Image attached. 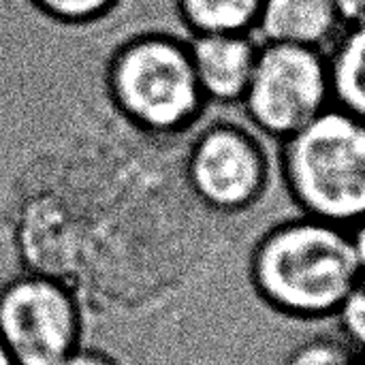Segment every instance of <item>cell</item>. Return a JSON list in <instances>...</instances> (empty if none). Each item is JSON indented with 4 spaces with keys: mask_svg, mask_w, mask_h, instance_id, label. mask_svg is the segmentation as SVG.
Listing matches in <instances>:
<instances>
[{
    "mask_svg": "<svg viewBox=\"0 0 365 365\" xmlns=\"http://www.w3.org/2000/svg\"><path fill=\"white\" fill-rule=\"evenodd\" d=\"M351 242H353V252H355V261L359 267V278L365 282V220L351 229Z\"/></svg>",
    "mask_w": 365,
    "mask_h": 365,
    "instance_id": "obj_15",
    "label": "cell"
},
{
    "mask_svg": "<svg viewBox=\"0 0 365 365\" xmlns=\"http://www.w3.org/2000/svg\"><path fill=\"white\" fill-rule=\"evenodd\" d=\"M338 336L351 344L359 355L365 357V282L359 280L357 287L351 291L342 308L338 310L336 319Z\"/></svg>",
    "mask_w": 365,
    "mask_h": 365,
    "instance_id": "obj_13",
    "label": "cell"
},
{
    "mask_svg": "<svg viewBox=\"0 0 365 365\" xmlns=\"http://www.w3.org/2000/svg\"><path fill=\"white\" fill-rule=\"evenodd\" d=\"M118 111L152 135H180L195 128L210 107L188 51V36L143 32L124 43L107 73Z\"/></svg>",
    "mask_w": 365,
    "mask_h": 365,
    "instance_id": "obj_3",
    "label": "cell"
},
{
    "mask_svg": "<svg viewBox=\"0 0 365 365\" xmlns=\"http://www.w3.org/2000/svg\"><path fill=\"white\" fill-rule=\"evenodd\" d=\"M261 41L255 34H195L188 51L199 88L207 105L240 107L259 58Z\"/></svg>",
    "mask_w": 365,
    "mask_h": 365,
    "instance_id": "obj_7",
    "label": "cell"
},
{
    "mask_svg": "<svg viewBox=\"0 0 365 365\" xmlns=\"http://www.w3.org/2000/svg\"><path fill=\"white\" fill-rule=\"evenodd\" d=\"M276 175L299 214L353 229L365 220V122L329 107L276 143Z\"/></svg>",
    "mask_w": 365,
    "mask_h": 365,
    "instance_id": "obj_2",
    "label": "cell"
},
{
    "mask_svg": "<svg viewBox=\"0 0 365 365\" xmlns=\"http://www.w3.org/2000/svg\"><path fill=\"white\" fill-rule=\"evenodd\" d=\"M336 6H338L344 24H351V21L365 17V0H336Z\"/></svg>",
    "mask_w": 365,
    "mask_h": 365,
    "instance_id": "obj_16",
    "label": "cell"
},
{
    "mask_svg": "<svg viewBox=\"0 0 365 365\" xmlns=\"http://www.w3.org/2000/svg\"><path fill=\"white\" fill-rule=\"evenodd\" d=\"M0 340L17 365H60L81 346L73 293L47 276H21L0 291Z\"/></svg>",
    "mask_w": 365,
    "mask_h": 365,
    "instance_id": "obj_6",
    "label": "cell"
},
{
    "mask_svg": "<svg viewBox=\"0 0 365 365\" xmlns=\"http://www.w3.org/2000/svg\"><path fill=\"white\" fill-rule=\"evenodd\" d=\"M0 365H17L13 361L11 353L6 351V346L2 344V340H0Z\"/></svg>",
    "mask_w": 365,
    "mask_h": 365,
    "instance_id": "obj_17",
    "label": "cell"
},
{
    "mask_svg": "<svg viewBox=\"0 0 365 365\" xmlns=\"http://www.w3.org/2000/svg\"><path fill=\"white\" fill-rule=\"evenodd\" d=\"M263 0H173L175 19L186 36L252 34Z\"/></svg>",
    "mask_w": 365,
    "mask_h": 365,
    "instance_id": "obj_10",
    "label": "cell"
},
{
    "mask_svg": "<svg viewBox=\"0 0 365 365\" xmlns=\"http://www.w3.org/2000/svg\"><path fill=\"white\" fill-rule=\"evenodd\" d=\"M361 355L336 336H314L291 349L282 365H359Z\"/></svg>",
    "mask_w": 365,
    "mask_h": 365,
    "instance_id": "obj_11",
    "label": "cell"
},
{
    "mask_svg": "<svg viewBox=\"0 0 365 365\" xmlns=\"http://www.w3.org/2000/svg\"><path fill=\"white\" fill-rule=\"evenodd\" d=\"M38 13L47 15L58 24L81 26L94 24L111 13L118 0H28Z\"/></svg>",
    "mask_w": 365,
    "mask_h": 365,
    "instance_id": "obj_12",
    "label": "cell"
},
{
    "mask_svg": "<svg viewBox=\"0 0 365 365\" xmlns=\"http://www.w3.org/2000/svg\"><path fill=\"white\" fill-rule=\"evenodd\" d=\"M359 365H365V357H364V355H361V364H359Z\"/></svg>",
    "mask_w": 365,
    "mask_h": 365,
    "instance_id": "obj_18",
    "label": "cell"
},
{
    "mask_svg": "<svg viewBox=\"0 0 365 365\" xmlns=\"http://www.w3.org/2000/svg\"><path fill=\"white\" fill-rule=\"evenodd\" d=\"M334 107L325 49L261 43L250 86L240 103L244 122L280 143Z\"/></svg>",
    "mask_w": 365,
    "mask_h": 365,
    "instance_id": "obj_5",
    "label": "cell"
},
{
    "mask_svg": "<svg viewBox=\"0 0 365 365\" xmlns=\"http://www.w3.org/2000/svg\"><path fill=\"white\" fill-rule=\"evenodd\" d=\"M246 274L267 312L299 325L334 323L361 280L351 231L299 212L255 240Z\"/></svg>",
    "mask_w": 365,
    "mask_h": 365,
    "instance_id": "obj_1",
    "label": "cell"
},
{
    "mask_svg": "<svg viewBox=\"0 0 365 365\" xmlns=\"http://www.w3.org/2000/svg\"><path fill=\"white\" fill-rule=\"evenodd\" d=\"M334 105L365 122V17L344 24L327 49Z\"/></svg>",
    "mask_w": 365,
    "mask_h": 365,
    "instance_id": "obj_9",
    "label": "cell"
},
{
    "mask_svg": "<svg viewBox=\"0 0 365 365\" xmlns=\"http://www.w3.org/2000/svg\"><path fill=\"white\" fill-rule=\"evenodd\" d=\"M344 21L336 0H263L255 36L261 43H287L329 49Z\"/></svg>",
    "mask_w": 365,
    "mask_h": 365,
    "instance_id": "obj_8",
    "label": "cell"
},
{
    "mask_svg": "<svg viewBox=\"0 0 365 365\" xmlns=\"http://www.w3.org/2000/svg\"><path fill=\"white\" fill-rule=\"evenodd\" d=\"M60 365H120L113 357L98 349H88V346H77Z\"/></svg>",
    "mask_w": 365,
    "mask_h": 365,
    "instance_id": "obj_14",
    "label": "cell"
},
{
    "mask_svg": "<svg viewBox=\"0 0 365 365\" xmlns=\"http://www.w3.org/2000/svg\"><path fill=\"white\" fill-rule=\"evenodd\" d=\"M184 182L195 201L218 218L255 214L278 182L276 154L250 124L216 120L192 137Z\"/></svg>",
    "mask_w": 365,
    "mask_h": 365,
    "instance_id": "obj_4",
    "label": "cell"
}]
</instances>
